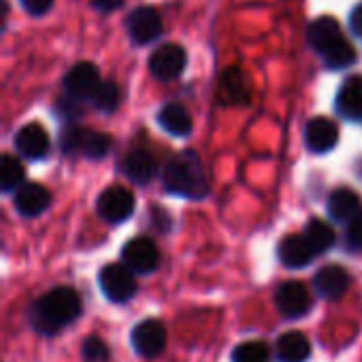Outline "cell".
I'll list each match as a JSON object with an SVG mask.
<instances>
[{"mask_svg":"<svg viewBox=\"0 0 362 362\" xmlns=\"http://www.w3.org/2000/svg\"><path fill=\"white\" fill-rule=\"evenodd\" d=\"M49 202H51L49 191L36 182L21 185L15 193V208L23 216H38L40 212L47 210Z\"/></svg>","mask_w":362,"mask_h":362,"instance_id":"cell-15","label":"cell"},{"mask_svg":"<svg viewBox=\"0 0 362 362\" xmlns=\"http://www.w3.org/2000/svg\"><path fill=\"white\" fill-rule=\"evenodd\" d=\"M91 102H93V106L98 110L112 112L119 106V102H121V91H119V87L112 81H102L98 91H95V95L91 98Z\"/></svg>","mask_w":362,"mask_h":362,"instance_id":"cell-26","label":"cell"},{"mask_svg":"<svg viewBox=\"0 0 362 362\" xmlns=\"http://www.w3.org/2000/svg\"><path fill=\"white\" fill-rule=\"evenodd\" d=\"M123 265L134 274H151L159 265V250L151 238H134L123 248Z\"/></svg>","mask_w":362,"mask_h":362,"instance_id":"cell-8","label":"cell"},{"mask_svg":"<svg viewBox=\"0 0 362 362\" xmlns=\"http://www.w3.org/2000/svg\"><path fill=\"white\" fill-rule=\"evenodd\" d=\"M276 352L282 362H305L310 358L312 348L303 333H286L278 339Z\"/></svg>","mask_w":362,"mask_h":362,"instance_id":"cell-20","label":"cell"},{"mask_svg":"<svg viewBox=\"0 0 362 362\" xmlns=\"http://www.w3.org/2000/svg\"><path fill=\"white\" fill-rule=\"evenodd\" d=\"M348 242L352 244V248L362 250V212H358L348 227Z\"/></svg>","mask_w":362,"mask_h":362,"instance_id":"cell-31","label":"cell"},{"mask_svg":"<svg viewBox=\"0 0 362 362\" xmlns=\"http://www.w3.org/2000/svg\"><path fill=\"white\" fill-rule=\"evenodd\" d=\"M23 176H25V172H23L21 161L13 155H4L0 161V187H2V191L8 193V191L19 189L23 182Z\"/></svg>","mask_w":362,"mask_h":362,"instance_id":"cell-24","label":"cell"},{"mask_svg":"<svg viewBox=\"0 0 362 362\" xmlns=\"http://www.w3.org/2000/svg\"><path fill=\"white\" fill-rule=\"evenodd\" d=\"M81 314V299L76 291L59 286L42 295L32 308V322L42 333H55L64 325H70Z\"/></svg>","mask_w":362,"mask_h":362,"instance_id":"cell-1","label":"cell"},{"mask_svg":"<svg viewBox=\"0 0 362 362\" xmlns=\"http://www.w3.org/2000/svg\"><path fill=\"white\" fill-rule=\"evenodd\" d=\"M339 140L337 125L327 117H316L305 125V144L314 153H329Z\"/></svg>","mask_w":362,"mask_h":362,"instance_id":"cell-12","label":"cell"},{"mask_svg":"<svg viewBox=\"0 0 362 362\" xmlns=\"http://www.w3.org/2000/svg\"><path fill=\"white\" fill-rule=\"evenodd\" d=\"M123 172L132 182L146 185L155 174V159L142 148L129 151L123 159Z\"/></svg>","mask_w":362,"mask_h":362,"instance_id":"cell-18","label":"cell"},{"mask_svg":"<svg viewBox=\"0 0 362 362\" xmlns=\"http://www.w3.org/2000/svg\"><path fill=\"white\" fill-rule=\"evenodd\" d=\"M132 344H134V350L144 356V358H155L163 352L165 344H168V333H165V327L155 320V318H148V320H142L134 333H132Z\"/></svg>","mask_w":362,"mask_h":362,"instance_id":"cell-7","label":"cell"},{"mask_svg":"<svg viewBox=\"0 0 362 362\" xmlns=\"http://www.w3.org/2000/svg\"><path fill=\"white\" fill-rule=\"evenodd\" d=\"M337 112L348 119H362V76H350L337 93Z\"/></svg>","mask_w":362,"mask_h":362,"instance_id":"cell-17","label":"cell"},{"mask_svg":"<svg viewBox=\"0 0 362 362\" xmlns=\"http://www.w3.org/2000/svg\"><path fill=\"white\" fill-rule=\"evenodd\" d=\"M305 238L308 242L312 244V248L318 252H325L329 250L333 244H335V231L329 223L320 221V218H312L305 227Z\"/></svg>","mask_w":362,"mask_h":362,"instance_id":"cell-23","label":"cell"},{"mask_svg":"<svg viewBox=\"0 0 362 362\" xmlns=\"http://www.w3.org/2000/svg\"><path fill=\"white\" fill-rule=\"evenodd\" d=\"M21 6H23L30 15L40 17V15H45V13L53 6V0H21Z\"/></svg>","mask_w":362,"mask_h":362,"instance_id":"cell-32","label":"cell"},{"mask_svg":"<svg viewBox=\"0 0 362 362\" xmlns=\"http://www.w3.org/2000/svg\"><path fill=\"white\" fill-rule=\"evenodd\" d=\"M76 102L78 100H74V98H62L59 102H57V110L66 117V119H74V115H78V108H76Z\"/></svg>","mask_w":362,"mask_h":362,"instance_id":"cell-33","label":"cell"},{"mask_svg":"<svg viewBox=\"0 0 362 362\" xmlns=\"http://www.w3.org/2000/svg\"><path fill=\"white\" fill-rule=\"evenodd\" d=\"M276 305L286 318H301L310 305L312 297L301 282H284L276 293Z\"/></svg>","mask_w":362,"mask_h":362,"instance_id":"cell-11","label":"cell"},{"mask_svg":"<svg viewBox=\"0 0 362 362\" xmlns=\"http://www.w3.org/2000/svg\"><path fill=\"white\" fill-rule=\"evenodd\" d=\"M123 2H125V0H91V4H93L98 11H102V13L117 11V8L123 6Z\"/></svg>","mask_w":362,"mask_h":362,"instance_id":"cell-34","label":"cell"},{"mask_svg":"<svg viewBox=\"0 0 362 362\" xmlns=\"http://www.w3.org/2000/svg\"><path fill=\"white\" fill-rule=\"evenodd\" d=\"M83 134L85 129L76 127V125H70L62 132L59 136V144H62V151L68 153V155H74V153H81V144H83Z\"/></svg>","mask_w":362,"mask_h":362,"instance_id":"cell-30","label":"cell"},{"mask_svg":"<svg viewBox=\"0 0 362 362\" xmlns=\"http://www.w3.org/2000/svg\"><path fill=\"white\" fill-rule=\"evenodd\" d=\"M157 121L159 125L172 134V136H189L191 129H193V121H191V115L185 106L180 104H165L159 115H157Z\"/></svg>","mask_w":362,"mask_h":362,"instance_id":"cell-19","label":"cell"},{"mask_svg":"<svg viewBox=\"0 0 362 362\" xmlns=\"http://www.w3.org/2000/svg\"><path fill=\"white\" fill-rule=\"evenodd\" d=\"M83 361L85 362H108L110 358V352H108V346L98 339V337H89L83 341Z\"/></svg>","mask_w":362,"mask_h":362,"instance_id":"cell-29","label":"cell"},{"mask_svg":"<svg viewBox=\"0 0 362 362\" xmlns=\"http://www.w3.org/2000/svg\"><path fill=\"white\" fill-rule=\"evenodd\" d=\"M100 286L104 295L115 303L129 301L138 291L134 272L127 265H119V263H110L100 272Z\"/></svg>","mask_w":362,"mask_h":362,"instance_id":"cell-3","label":"cell"},{"mask_svg":"<svg viewBox=\"0 0 362 362\" xmlns=\"http://www.w3.org/2000/svg\"><path fill=\"white\" fill-rule=\"evenodd\" d=\"M350 28H352L354 34L362 36V4H358V6L352 11V15H350Z\"/></svg>","mask_w":362,"mask_h":362,"instance_id":"cell-35","label":"cell"},{"mask_svg":"<svg viewBox=\"0 0 362 362\" xmlns=\"http://www.w3.org/2000/svg\"><path fill=\"white\" fill-rule=\"evenodd\" d=\"M322 59L331 70H341V68H348L356 62V51L348 40H344L335 49H331L327 55H322Z\"/></svg>","mask_w":362,"mask_h":362,"instance_id":"cell-27","label":"cell"},{"mask_svg":"<svg viewBox=\"0 0 362 362\" xmlns=\"http://www.w3.org/2000/svg\"><path fill=\"white\" fill-rule=\"evenodd\" d=\"M136 208L134 195L123 187H110L106 189L98 199V214L106 223H123L132 216Z\"/></svg>","mask_w":362,"mask_h":362,"instance_id":"cell-9","label":"cell"},{"mask_svg":"<svg viewBox=\"0 0 362 362\" xmlns=\"http://www.w3.org/2000/svg\"><path fill=\"white\" fill-rule=\"evenodd\" d=\"M163 30V19L155 6H138L127 17V32L136 45L153 42Z\"/></svg>","mask_w":362,"mask_h":362,"instance_id":"cell-6","label":"cell"},{"mask_svg":"<svg viewBox=\"0 0 362 362\" xmlns=\"http://www.w3.org/2000/svg\"><path fill=\"white\" fill-rule=\"evenodd\" d=\"M316 288L322 297H329V299H339L348 293L350 288V274L344 269V267H337V265H329V267H322L316 278Z\"/></svg>","mask_w":362,"mask_h":362,"instance_id":"cell-16","label":"cell"},{"mask_svg":"<svg viewBox=\"0 0 362 362\" xmlns=\"http://www.w3.org/2000/svg\"><path fill=\"white\" fill-rule=\"evenodd\" d=\"M163 185L168 191L187 197H202L206 195V176L202 161L195 153H182L172 159L163 172Z\"/></svg>","mask_w":362,"mask_h":362,"instance_id":"cell-2","label":"cell"},{"mask_svg":"<svg viewBox=\"0 0 362 362\" xmlns=\"http://www.w3.org/2000/svg\"><path fill=\"white\" fill-rule=\"evenodd\" d=\"M221 93H223L225 102H229V104H238L248 98V87H246V78H244L242 70L231 68L223 74Z\"/></svg>","mask_w":362,"mask_h":362,"instance_id":"cell-22","label":"cell"},{"mask_svg":"<svg viewBox=\"0 0 362 362\" xmlns=\"http://www.w3.org/2000/svg\"><path fill=\"white\" fill-rule=\"evenodd\" d=\"M233 362H269V350L265 344L261 341H246L242 346L235 348L233 356H231Z\"/></svg>","mask_w":362,"mask_h":362,"instance_id":"cell-28","label":"cell"},{"mask_svg":"<svg viewBox=\"0 0 362 362\" xmlns=\"http://www.w3.org/2000/svg\"><path fill=\"white\" fill-rule=\"evenodd\" d=\"M187 66V53L180 45L168 42L161 45L153 51V55L148 57V70L157 81H174L182 74Z\"/></svg>","mask_w":362,"mask_h":362,"instance_id":"cell-4","label":"cell"},{"mask_svg":"<svg viewBox=\"0 0 362 362\" xmlns=\"http://www.w3.org/2000/svg\"><path fill=\"white\" fill-rule=\"evenodd\" d=\"M112 146L110 136L102 134V132H93V129H85L83 134V144H81V153L91 157V159H102L108 155Z\"/></svg>","mask_w":362,"mask_h":362,"instance_id":"cell-25","label":"cell"},{"mask_svg":"<svg viewBox=\"0 0 362 362\" xmlns=\"http://www.w3.org/2000/svg\"><path fill=\"white\" fill-rule=\"evenodd\" d=\"M346 38H344L341 25L333 17H320V19L312 21L308 28V42L320 55H327L331 49H335Z\"/></svg>","mask_w":362,"mask_h":362,"instance_id":"cell-10","label":"cell"},{"mask_svg":"<svg viewBox=\"0 0 362 362\" xmlns=\"http://www.w3.org/2000/svg\"><path fill=\"white\" fill-rule=\"evenodd\" d=\"M102 78H100V72L98 68L91 64V62H78L74 64L66 76H64V89H66V95L74 98V100H91L100 87Z\"/></svg>","mask_w":362,"mask_h":362,"instance_id":"cell-5","label":"cell"},{"mask_svg":"<svg viewBox=\"0 0 362 362\" xmlns=\"http://www.w3.org/2000/svg\"><path fill=\"white\" fill-rule=\"evenodd\" d=\"M361 210V199L352 189H337L329 197V214L335 221H352Z\"/></svg>","mask_w":362,"mask_h":362,"instance_id":"cell-21","label":"cell"},{"mask_svg":"<svg viewBox=\"0 0 362 362\" xmlns=\"http://www.w3.org/2000/svg\"><path fill=\"white\" fill-rule=\"evenodd\" d=\"M278 257L286 267L299 269L312 263V259L316 257V250L312 248L305 235H286L278 246Z\"/></svg>","mask_w":362,"mask_h":362,"instance_id":"cell-14","label":"cell"},{"mask_svg":"<svg viewBox=\"0 0 362 362\" xmlns=\"http://www.w3.org/2000/svg\"><path fill=\"white\" fill-rule=\"evenodd\" d=\"M15 146L28 159H42L47 155V151H49V136H47L42 125L28 123L17 132Z\"/></svg>","mask_w":362,"mask_h":362,"instance_id":"cell-13","label":"cell"}]
</instances>
